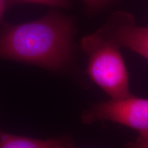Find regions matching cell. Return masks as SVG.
<instances>
[{
    "mask_svg": "<svg viewBox=\"0 0 148 148\" xmlns=\"http://www.w3.org/2000/svg\"><path fill=\"white\" fill-rule=\"evenodd\" d=\"M97 33L119 47L128 48L148 60V27L135 25L129 14L115 13Z\"/></svg>",
    "mask_w": 148,
    "mask_h": 148,
    "instance_id": "obj_4",
    "label": "cell"
},
{
    "mask_svg": "<svg viewBox=\"0 0 148 148\" xmlns=\"http://www.w3.org/2000/svg\"><path fill=\"white\" fill-rule=\"evenodd\" d=\"M0 132H1V130H0Z\"/></svg>",
    "mask_w": 148,
    "mask_h": 148,
    "instance_id": "obj_11",
    "label": "cell"
},
{
    "mask_svg": "<svg viewBox=\"0 0 148 148\" xmlns=\"http://www.w3.org/2000/svg\"><path fill=\"white\" fill-rule=\"evenodd\" d=\"M62 139L42 140L0 132V148H59Z\"/></svg>",
    "mask_w": 148,
    "mask_h": 148,
    "instance_id": "obj_5",
    "label": "cell"
},
{
    "mask_svg": "<svg viewBox=\"0 0 148 148\" xmlns=\"http://www.w3.org/2000/svg\"><path fill=\"white\" fill-rule=\"evenodd\" d=\"M127 148H148V136H140L134 141L127 144Z\"/></svg>",
    "mask_w": 148,
    "mask_h": 148,
    "instance_id": "obj_7",
    "label": "cell"
},
{
    "mask_svg": "<svg viewBox=\"0 0 148 148\" xmlns=\"http://www.w3.org/2000/svg\"><path fill=\"white\" fill-rule=\"evenodd\" d=\"M73 24L56 12L27 23L0 27V58L49 69L65 66L71 55Z\"/></svg>",
    "mask_w": 148,
    "mask_h": 148,
    "instance_id": "obj_1",
    "label": "cell"
},
{
    "mask_svg": "<svg viewBox=\"0 0 148 148\" xmlns=\"http://www.w3.org/2000/svg\"><path fill=\"white\" fill-rule=\"evenodd\" d=\"M8 6L21 4V3H32L38 4L49 5L57 8H68L70 3L68 0H8Z\"/></svg>",
    "mask_w": 148,
    "mask_h": 148,
    "instance_id": "obj_6",
    "label": "cell"
},
{
    "mask_svg": "<svg viewBox=\"0 0 148 148\" xmlns=\"http://www.w3.org/2000/svg\"><path fill=\"white\" fill-rule=\"evenodd\" d=\"M8 6V0H0V27L4 23L3 22V15L6 8Z\"/></svg>",
    "mask_w": 148,
    "mask_h": 148,
    "instance_id": "obj_8",
    "label": "cell"
},
{
    "mask_svg": "<svg viewBox=\"0 0 148 148\" xmlns=\"http://www.w3.org/2000/svg\"><path fill=\"white\" fill-rule=\"evenodd\" d=\"M59 148H71V146H70L69 144L66 143V141H64V143L60 146V147Z\"/></svg>",
    "mask_w": 148,
    "mask_h": 148,
    "instance_id": "obj_10",
    "label": "cell"
},
{
    "mask_svg": "<svg viewBox=\"0 0 148 148\" xmlns=\"http://www.w3.org/2000/svg\"><path fill=\"white\" fill-rule=\"evenodd\" d=\"M84 1L89 5H95L99 3L104 2L106 0H84Z\"/></svg>",
    "mask_w": 148,
    "mask_h": 148,
    "instance_id": "obj_9",
    "label": "cell"
},
{
    "mask_svg": "<svg viewBox=\"0 0 148 148\" xmlns=\"http://www.w3.org/2000/svg\"><path fill=\"white\" fill-rule=\"evenodd\" d=\"M82 47L88 56L87 73L112 99L131 95L128 73L119 47L97 32L83 38Z\"/></svg>",
    "mask_w": 148,
    "mask_h": 148,
    "instance_id": "obj_2",
    "label": "cell"
},
{
    "mask_svg": "<svg viewBox=\"0 0 148 148\" xmlns=\"http://www.w3.org/2000/svg\"><path fill=\"white\" fill-rule=\"evenodd\" d=\"M82 121L91 123L110 121L137 131L140 136H148V99L130 95L92 105L83 112Z\"/></svg>",
    "mask_w": 148,
    "mask_h": 148,
    "instance_id": "obj_3",
    "label": "cell"
}]
</instances>
